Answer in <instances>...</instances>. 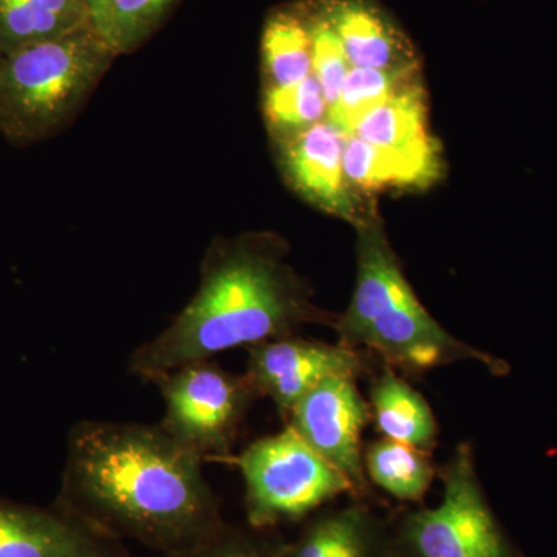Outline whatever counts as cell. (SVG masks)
Wrapping results in <instances>:
<instances>
[{
    "instance_id": "cell-3",
    "label": "cell",
    "mask_w": 557,
    "mask_h": 557,
    "mask_svg": "<svg viewBox=\"0 0 557 557\" xmlns=\"http://www.w3.org/2000/svg\"><path fill=\"white\" fill-rule=\"evenodd\" d=\"M355 228L357 284L346 311L332 325L341 344L372 351L408 375L460 361L479 362L494 375L508 372L507 362L457 339L424 309L376 215Z\"/></svg>"
},
{
    "instance_id": "cell-23",
    "label": "cell",
    "mask_w": 557,
    "mask_h": 557,
    "mask_svg": "<svg viewBox=\"0 0 557 557\" xmlns=\"http://www.w3.org/2000/svg\"><path fill=\"white\" fill-rule=\"evenodd\" d=\"M306 17L311 36L313 75L321 84L330 110L338 101L341 89L351 65L338 35L330 27L317 7L313 5L311 10H307Z\"/></svg>"
},
{
    "instance_id": "cell-24",
    "label": "cell",
    "mask_w": 557,
    "mask_h": 557,
    "mask_svg": "<svg viewBox=\"0 0 557 557\" xmlns=\"http://www.w3.org/2000/svg\"><path fill=\"white\" fill-rule=\"evenodd\" d=\"M282 553L284 544H276L258 534L226 525L225 530L208 544L185 555L168 557H282Z\"/></svg>"
},
{
    "instance_id": "cell-20",
    "label": "cell",
    "mask_w": 557,
    "mask_h": 557,
    "mask_svg": "<svg viewBox=\"0 0 557 557\" xmlns=\"http://www.w3.org/2000/svg\"><path fill=\"white\" fill-rule=\"evenodd\" d=\"M90 27L113 54L134 50L148 38L172 0H84Z\"/></svg>"
},
{
    "instance_id": "cell-19",
    "label": "cell",
    "mask_w": 557,
    "mask_h": 557,
    "mask_svg": "<svg viewBox=\"0 0 557 557\" xmlns=\"http://www.w3.org/2000/svg\"><path fill=\"white\" fill-rule=\"evenodd\" d=\"M420 81L421 65L403 70L351 67L327 121L348 137L366 113Z\"/></svg>"
},
{
    "instance_id": "cell-18",
    "label": "cell",
    "mask_w": 557,
    "mask_h": 557,
    "mask_svg": "<svg viewBox=\"0 0 557 557\" xmlns=\"http://www.w3.org/2000/svg\"><path fill=\"white\" fill-rule=\"evenodd\" d=\"M364 469L376 486L403 502H420L435 478L426 450L388 438L366 448Z\"/></svg>"
},
{
    "instance_id": "cell-17",
    "label": "cell",
    "mask_w": 557,
    "mask_h": 557,
    "mask_svg": "<svg viewBox=\"0 0 557 557\" xmlns=\"http://www.w3.org/2000/svg\"><path fill=\"white\" fill-rule=\"evenodd\" d=\"M267 87L298 84L313 75L311 36L306 14L277 11L267 21L262 36Z\"/></svg>"
},
{
    "instance_id": "cell-10",
    "label": "cell",
    "mask_w": 557,
    "mask_h": 557,
    "mask_svg": "<svg viewBox=\"0 0 557 557\" xmlns=\"http://www.w3.org/2000/svg\"><path fill=\"white\" fill-rule=\"evenodd\" d=\"M347 135L327 120L285 139L281 145L282 168L300 197L329 214L358 226L373 218L359 194L348 186L343 156Z\"/></svg>"
},
{
    "instance_id": "cell-14",
    "label": "cell",
    "mask_w": 557,
    "mask_h": 557,
    "mask_svg": "<svg viewBox=\"0 0 557 557\" xmlns=\"http://www.w3.org/2000/svg\"><path fill=\"white\" fill-rule=\"evenodd\" d=\"M344 175L348 186L369 196L383 189H424L443 174L442 153L410 156L379 148L364 139L348 135L344 145Z\"/></svg>"
},
{
    "instance_id": "cell-1",
    "label": "cell",
    "mask_w": 557,
    "mask_h": 557,
    "mask_svg": "<svg viewBox=\"0 0 557 557\" xmlns=\"http://www.w3.org/2000/svg\"><path fill=\"white\" fill-rule=\"evenodd\" d=\"M201 461L160 424L79 421L53 504L121 542L185 555L226 527Z\"/></svg>"
},
{
    "instance_id": "cell-5",
    "label": "cell",
    "mask_w": 557,
    "mask_h": 557,
    "mask_svg": "<svg viewBox=\"0 0 557 557\" xmlns=\"http://www.w3.org/2000/svg\"><path fill=\"white\" fill-rule=\"evenodd\" d=\"M435 508L405 512L392 528L397 557H522L487 504L471 445L442 469Z\"/></svg>"
},
{
    "instance_id": "cell-12",
    "label": "cell",
    "mask_w": 557,
    "mask_h": 557,
    "mask_svg": "<svg viewBox=\"0 0 557 557\" xmlns=\"http://www.w3.org/2000/svg\"><path fill=\"white\" fill-rule=\"evenodd\" d=\"M351 67L403 70L420 65L412 40L373 0H318Z\"/></svg>"
},
{
    "instance_id": "cell-8",
    "label": "cell",
    "mask_w": 557,
    "mask_h": 557,
    "mask_svg": "<svg viewBox=\"0 0 557 557\" xmlns=\"http://www.w3.org/2000/svg\"><path fill=\"white\" fill-rule=\"evenodd\" d=\"M245 375L259 398L288 418L300 399L330 376L359 379L369 370L366 351L289 335L247 348Z\"/></svg>"
},
{
    "instance_id": "cell-21",
    "label": "cell",
    "mask_w": 557,
    "mask_h": 557,
    "mask_svg": "<svg viewBox=\"0 0 557 557\" xmlns=\"http://www.w3.org/2000/svg\"><path fill=\"white\" fill-rule=\"evenodd\" d=\"M327 110L324 91L314 75L292 86L265 89L263 115L271 134L277 139L293 137L321 123Z\"/></svg>"
},
{
    "instance_id": "cell-4",
    "label": "cell",
    "mask_w": 557,
    "mask_h": 557,
    "mask_svg": "<svg viewBox=\"0 0 557 557\" xmlns=\"http://www.w3.org/2000/svg\"><path fill=\"white\" fill-rule=\"evenodd\" d=\"M115 54L84 27L0 62V134L30 145L58 134L97 89Z\"/></svg>"
},
{
    "instance_id": "cell-9",
    "label": "cell",
    "mask_w": 557,
    "mask_h": 557,
    "mask_svg": "<svg viewBox=\"0 0 557 557\" xmlns=\"http://www.w3.org/2000/svg\"><path fill=\"white\" fill-rule=\"evenodd\" d=\"M369 418L368 403L359 394L357 379L351 376L322 381L288 416V426L346 475L358 498L369 493L361 443Z\"/></svg>"
},
{
    "instance_id": "cell-2",
    "label": "cell",
    "mask_w": 557,
    "mask_h": 557,
    "mask_svg": "<svg viewBox=\"0 0 557 557\" xmlns=\"http://www.w3.org/2000/svg\"><path fill=\"white\" fill-rule=\"evenodd\" d=\"M285 255L284 242L273 236L212 245L188 306L160 335L132 351V375L153 383L189 362L296 335L307 324L332 327L336 314L314 306L309 285Z\"/></svg>"
},
{
    "instance_id": "cell-15",
    "label": "cell",
    "mask_w": 557,
    "mask_h": 557,
    "mask_svg": "<svg viewBox=\"0 0 557 557\" xmlns=\"http://www.w3.org/2000/svg\"><path fill=\"white\" fill-rule=\"evenodd\" d=\"M351 135L379 148L410 156L442 152L437 139L429 134L426 94L421 81L366 113Z\"/></svg>"
},
{
    "instance_id": "cell-7",
    "label": "cell",
    "mask_w": 557,
    "mask_h": 557,
    "mask_svg": "<svg viewBox=\"0 0 557 557\" xmlns=\"http://www.w3.org/2000/svg\"><path fill=\"white\" fill-rule=\"evenodd\" d=\"M164 401L160 428L201 460L228 456L258 392L211 359L194 361L153 381Z\"/></svg>"
},
{
    "instance_id": "cell-22",
    "label": "cell",
    "mask_w": 557,
    "mask_h": 557,
    "mask_svg": "<svg viewBox=\"0 0 557 557\" xmlns=\"http://www.w3.org/2000/svg\"><path fill=\"white\" fill-rule=\"evenodd\" d=\"M89 25V22L49 13L33 0H0V40L7 47V54L33 44L61 38Z\"/></svg>"
},
{
    "instance_id": "cell-16",
    "label": "cell",
    "mask_w": 557,
    "mask_h": 557,
    "mask_svg": "<svg viewBox=\"0 0 557 557\" xmlns=\"http://www.w3.org/2000/svg\"><path fill=\"white\" fill-rule=\"evenodd\" d=\"M370 405L373 420L384 438L426 453L435 448L438 438L437 418L423 395L399 376L397 370L386 366L373 380Z\"/></svg>"
},
{
    "instance_id": "cell-25",
    "label": "cell",
    "mask_w": 557,
    "mask_h": 557,
    "mask_svg": "<svg viewBox=\"0 0 557 557\" xmlns=\"http://www.w3.org/2000/svg\"><path fill=\"white\" fill-rule=\"evenodd\" d=\"M3 58H0V62H2Z\"/></svg>"
},
{
    "instance_id": "cell-13",
    "label": "cell",
    "mask_w": 557,
    "mask_h": 557,
    "mask_svg": "<svg viewBox=\"0 0 557 557\" xmlns=\"http://www.w3.org/2000/svg\"><path fill=\"white\" fill-rule=\"evenodd\" d=\"M282 557H397L392 530L361 504L321 512L304 528Z\"/></svg>"
},
{
    "instance_id": "cell-6",
    "label": "cell",
    "mask_w": 557,
    "mask_h": 557,
    "mask_svg": "<svg viewBox=\"0 0 557 557\" xmlns=\"http://www.w3.org/2000/svg\"><path fill=\"white\" fill-rule=\"evenodd\" d=\"M236 463L244 478L245 511L255 530L298 522L333 498L355 496L346 475L289 426L256 440Z\"/></svg>"
},
{
    "instance_id": "cell-11",
    "label": "cell",
    "mask_w": 557,
    "mask_h": 557,
    "mask_svg": "<svg viewBox=\"0 0 557 557\" xmlns=\"http://www.w3.org/2000/svg\"><path fill=\"white\" fill-rule=\"evenodd\" d=\"M0 557L135 556L57 504L36 507L0 497Z\"/></svg>"
}]
</instances>
